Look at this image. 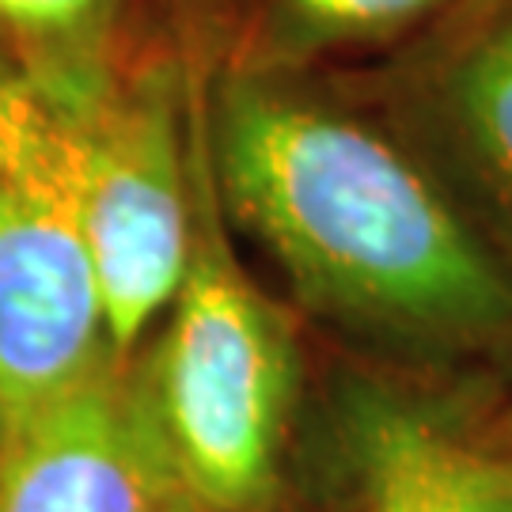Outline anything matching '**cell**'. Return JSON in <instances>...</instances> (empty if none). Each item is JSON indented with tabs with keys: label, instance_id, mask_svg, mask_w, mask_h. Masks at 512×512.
Returning a JSON list of instances; mask_svg holds the SVG:
<instances>
[{
	"label": "cell",
	"instance_id": "obj_12",
	"mask_svg": "<svg viewBox=\"0 0 512 512\" xmlns=\"http://www.w3.org/2000/svg\"><path fill=\"white\" fill-rule=\"evenodd\" d=\"M4 448H8V414L0 406V467H4Z\"/></svg>",
	"mask_w": 512,
	"mask_h": 512
},
{
	"label": "cell",
	"instance_id": "obj_7",
	"mask_svg": "<svg viewBox=\"0 0 512 512\" xmlns=\"http://www.w3.org/2000/svg\"><path fill=\"white\" fill-rule=\"evenodd\" d=\"M330 459L349 512H512L497 444L384 372H346L330 399Z\"/></svg>",
	"mask_w": 512,
	"mask_h": 512
},
{
	"label": "cell",
	"instance_id": "obj_8",
	"mask_svg": "<svg viewBox=\"0 0 512 512\" xmlns=\"http://www.w3.org/2000/svg\"><path fill=\"white\" fill-rule=\"evenodd\" d=\"M459 0H224L228 69L308 73L353 50L425 35Z\"/></svg>",
	"mask_w": 512,
	"mask_h": 512
},
{
	"label": "cell",
	"instance_id": "obj_11",
	"mask_svg": "<svg viewBox=\"0 0 512 512\" xmlns=\"http://www.w3.org/2000/svg\"><path fill=\"white\" fill-rule=\"evenodd\" d=\"M494 444H497V440H494ZM497 456H501V475H505V482H509V490H512V448L497 444Z\"/></svg>",
	"mask_w": 512,
	"mask_h": 512
},
{
	"label": "cell",
	"instance_id": "obj_6",
	"mask_svg": "<svg viewBox=\"0 0 512 512\" xmlns=\"http://www.w3.org/2000/svg\"><path fill=\"white\" fill-rule=\"evenodd\" d=\"M418 42L391 126L512 262V0H459Z\"/></svg>",
	"mask_w": 512,
	"mask_h": 512
},
{
	"label": "cell",
	"instance_id": "obj_4",
	"mask_svg": "<svg viewBox=\"0 0 512 512\" xmlns=\"http://www.w3.org/2000/svg\"><path fill=\"white\" fill-rule=\"evenodd\" d=\"M54 95V92H50ZM76 122L80 220L114 357H133L179 289L194 243V110L164 65L57 95Z\"/></svg>",
	"mask_w": 512,
	"mask_h": 512
},
{
	"label": "cell",
	"instance_id": "obj_3",
	"mask_svg": "<svg viewBox=\"0 0 512 512\" xmlns=\"http://www.w3.org/2000/svg\"><path fill=\"white\" fill-rule=\"evenodd\" d=\"M114 357L80 220L73 110L0 65V406L50 403Z\"/></svg>",
	"mask_w": 512,
	"mask_h": 512
},
{
	"label": "cell",
	"instance_id": "obj_10",
	"mask_svg": "<svg viewBox=\"0 0 512 512\" xmlns=\"http://www.w3.org/2000/svg\"><path fill=\"white\" fill-rule=\"evenodd\" d=\"M490 440H497V444L512 448V403H509V410L501 414V421H497V429H494V437H490Z\"/></svg>",
	"mask_w": 512,
	"mask_h": 512
},
{
	"label": "cell",
	"instance_id": "obj_9",
	"mask_svg": "<svg viewBox=\"0 0 512 512\" xmlns=\"http://www.w3.org/2000/svg\"><path fill=\"white\" fill-rule=\"evenodd\" d=\"M122 0H0L8 61L54 95H80L114 73Z\"/></svg>",
	"mask_w": 512,
	"mask_h": 512
},
{
	"label": "cell",
	"instance_id": "obj_5",
	"mask_svg": "<svg viewBox=\"0 0 512 512\" xmlns=\"http://www.w3.org/2000/svg\"><path fill=\"white\" fill-rule=\"evenodd\" d=\"M0 512H209L171 456L137 353L8 421Z\"/></svg>",
	"mask_w": 512,
	"mask_h": 512
},
{
	"label": "cell",
	"instance_id": "obj_1",
	"mask_svg": "<svg viewBox=\"0 0 512 512\" xmlns=\"http://www.w3.org/2000/svg\"><path fill=\"white\" fill-rule=\"evenodd\" d=\"M198 118L220 213L296 308L403 372L512 368V262L391 122L228 65Z\"/></svg>",
	"mask_w": 512,
	"mask_h": 512
},
{
	"label": "cell",
	"instance_id": "obj_2",
	"mask_svg": "<svg viewBox=\"0 0 512 512\" xmlns=\"http://www.w3.org/2000/svg\"><path fill=\"white\" fill-rule=\"evenodd\" d=\"M137 365L171 456L205 509L285 512L304 353L289 308L262 293L232 251L198 110L194 243Z\"/></svg>",
	"mask_w": 512,
	"mask_h": 512
}]
</instances>
